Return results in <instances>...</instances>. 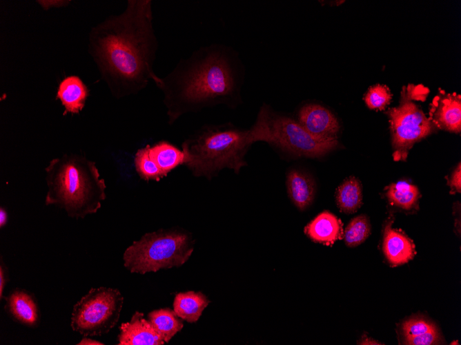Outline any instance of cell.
Here are the masks:
<instances>
[{
  "label": "cell",
  "mask_w": 461,
  "mask_h": 345,
  "mask_svg": "<svg viewBox=\"0 0 461 345\" xmlns=\"http://www.w3.org/2000/svg\"><path fill=\"white\" fill-rule=\"evenodd\" d=\"M153 20L152 1L129 0L122 13L92 30V56L117 98L138 93L150 81H159L153 71L158 41Z\"/></svg>",
  "instance_id": "1"
},
{
  "label": "cell",
  "mask_w": 461,
  "mask_h": 345,
  "mask_svg": "<svg viewBox=\"0 0 461 345\" xmlns=\"http://www.w3.org/2000/svg\"><path fill=\"white\" fill-rule=\"evenodd\" d=\"M245 76V65L233 47L212 43L194 50L155 84L163 94L168 125L217 105L237 107Z\"/></svg>",
  "instance_id": "2"
},
{
  "label": "cell",
  "mask_w": 461,
  "mask_h": 345,
  "mask_svg": "<svg viewBox=\"0 0 461 345\" xmlns=\"http://www.w3.org/2000/svg\"><path fill=\"white\" fill-rule=\"evenodd\" d=\"M264 139L262 127L257 120L248 129L230 122L204 125L182 142L183 165L193 176L208 180L226 168L239 174L248 165L245 156L251 146Z\"/></svg>",
  "instance_id": "3"
},
{
  "label": "cell",
  "mask_w": 461,
  "mask_h": 345,
  "mask_svg": "<svg viewBox=\"0 0 461 345\" xmlns=\"http://www.w3.org/2000/svg\"><path fill=\"white\" fill-rule=\"evenodd\" d=\"M45 203L64 209L71 218L95 213L106 199L104 179L94 162L77 154L52 159L46 168Z\"/></svg>",
  "instance_id": "4"
},
{
  "label": "cell",
  "mask_w": 461,
  "mask_h": 345,
  "mask_svg": "<svg viewBox=\"0 0 461 345\" xmlns=\"http://www.w3.org/2000/svg\"><path fill=\"white\" fill-rule=\"evenodd\" d=\"M195 245L192 233L180 227L146 233L124 251V266L131 273L145 274L183 265Z\"/></svg>",
  "instance_id": "5"
},
{
  "label": "cell",
  "mask_w": 461,
  "mask_h": 345,
  "mask_svg": "<svg viewBox=\"0 0 461 345\" xmlns=\"http://www.w3.org/2000/svg\"><path fill=\"white\" fill-rule=\"evenodd\" d=\"M262 127L264 142L293 157L320 158L339 147L337 139L317 137L291 116L263 103L256 118Z\"/></svg>",
  "instance_id": "6"
},
{
  "label": "cell",
  "mask_w": 461,
  "mask_h": 345,
  "mask_svg": "<svg viewBox=\"0 0 461 345\" xmlns=\"http://www.w3.org/2000/svg\"><path fill=\"white\" fill-rule=\"evenodd\" d=\"M124 297L112 288H92L73 306L70 326L84 336L108 333L119 321Z\"/></svg>",
  "instance_id": "7"
},
{
  "label": "cell",
  "mask_w": 461,
  "mask_h": 345,
  "mask_svg": "<svg viewBox=\"0 0 461 345\" xmlns=\"http://www.w3.org/2000/svg\"><path fill=\"white\" fill-rule=\"evenodd\" d=\"M418 86H404L398 106L390 109L387 115L390 123L393 158L405 160L413 144L430 134L434 126L420 106L413 102L424 95Z\"/></svg>",
  "instance_id": "8"
},
{
  "label": "cell",
  "mask_w": 461,
  "mask_h": 345,
  "mask_svg": "<svg viewBox=\"0 0 461 345\" xmlns=\"http://www.w3.org/2000/svg\"><path fill=\"white\" fill-rule=\"evenodd\" d=\"M295 118L317 137L337 139L340 123L335 115L322 105L308 103L302 105L296 112Z\"/></svg>",
  "instance_id": "9"
},
{
  "label": "cell",
  "mask_w": 461,
  "mask_h": 345,
  "mask_svg": "<svg viewBox=\"0 0 461 345\" xmlns=\"http://www.w3.org/2000/svg\"><path fill=\"white\" fill-rule=\"evenodd\" d=\"M429 120L440 129L460 133L461 130V96L456 92L440 90L430 104Z\"/></svg>",
  "instance_id": "10"
},
{
  "label": "cell",
  "mask_w": 461,
  "mask_h": 345,
  "mask_svg": "<svg viewBox=\"0 0 461 345\" xmlns=\"http://www.w3.org/2000/svg\"><path fill=\"white\" fill-rule=\"evenodd\" d=\"M118 335L119 345H162L161 337L144 313L136 311L128 322L122 323Z\"/></svg>",
  "instance_id": "11"
},
{
  "label": "cell",
  "mask_w": 461,
  "mask_h": 345,
  "mask_svg": "<svg viewBox=\"0 0 461 345\" xmlns=\"http://www.w3.org/2000/svg\"><path fill=\"white\" fill-rule=\"evenodd\" d=\"M304 232L312 241L327 246L344 238L341 220L328 211L317 215L304 227Z\"/></svg>",
  "instance_id": "12"
},
{
  "label": "cell",
  "mask_w": 461,
  "mask_h": 345,
  "mask_svg": "<svg viewBox=\"0 0 461 345\" xmlns=\"http://www.w3.org/2000/svg\"><path fill=\"white\" fill-rule=\"evenodd\" d=\"M5 310L15 321L30 327L38 325L39 310L32 295L17 289L7 297Z\"/></svg>",
  "instance_id": "13"
},
{
  "label": "cell",
  "mask_w": 461,
  "mask_h": 345,
  "mask_svg": "<svg viewBox=\"0 0 461 345\" xmlns=\"http://www.w3.org/2000/svg\"><path fill=\"white\" fill-rule=\"evenodd\" d=\"M383 251L387 260L393 266L403 264L414 258L413 242L403 232L386 226L383 240Z\"/></svg>",
  "instance_id": "14"
},
{
  "label": "cell",
  "mask_w": 461,
  "mask_h": 345,
  "mask_svg": "<svg viewBox=\"0 0 461 345\" xmlns=\"http://www.w3.org/2000/svg\"><path fill=\"white\" fill-rule=\"evenodd\" d=\"M286 185L290 200L299 210L304 211L312 204L315 187L308 175L298 169H291L286 175Z\"/></svg>",
  "instance_id": "15"
},
{
  "label": "cell",
  "mask_w": 461,
  "mask_h": 345,
  "mask_svg": "<svg viewBox=\"0 0 461 345\" xmlns=\"http://www.w3.org/2000/svg\"><path fill=\"white\" fill-rule=\"evenodd\" d=\"M88 96V89L75 76L63 79L59 84L57 97L60 99L66 112L77 114L81 111Z\"/></svg>",
  "instance_id": "16"
},
{
  "label": "cell",
  "mask_w": 461,
  "mask_h": 345,
  "mask_svg": "<svg viewBox=\"0 0 461 345\" xmlns=\"http://www.w3.org/2000/svg\"><path fill=\"white\" fill-rule=\"evenodd\" d=\"M209 303V300L201 292L179 293L175 297L173 311L181 319L193 323L199 320Z\"/></svg>",
  "instance_id": "17"
},
{
  "label": "cell",
  "mask_w": 461,
  "mask_h": 345,
  "mask_svg": "<svg viewBox=\"0 0 461 345\" xmlns=\"http://www.w3.org/2000/svg\"><path fill=\"white\" fill-rule=\"evenodd\" d=\"M335 202L342 212L355 213L362 205V185L359 180L354 176L346 178L336 189Z\"/></svg>",
  "instance_id": "18"
},
{
  "label": "cell",
  "mask_w": 461,
  "mask_h": 345,
  "mask_svg": "<svg viewBox=\"0 0 461 345\" xmlns=\"http://www.w3.org/2000/svg\"><path fill=\"white\" fill-rule=\"evenodd\" d=\"M150 155L166 177L177 167L184 165V154L170 143L161 140L150 147Z\"/></svg>",
  "instance_id": "19"
},
{
  "label": "cell",
  "mask_w": 461,
  "mask_h": 345,
  "mask_svg": "<svg viewBox=\"0 0 461 345\" xmlns=\"http://www.w3.org/2000/svg\"><path fill=\"white\" fill-rule=\"evenodd\" d=\"M148 317L165 343L168 342L184 326L180 317L173 310L168 308L153 311L148 313Z\"/></svg>",
  "instance_id": "20"
},
{
  "label": "cell",
  "mask_w": 461,
  "mask_h": 345,
  "mask_svg": "<svg viewBox=\"0 0 461 345\" xmlns=\"http://www.w3.org/2000/svg\"><path fill=\"white\" fill-rule=\"evenodd\" d=\"M419 196L418 187L404 181L393 183L386 192L390 202L405 209L411 208L418 201Z\"/></svg>",
  "instance_id": "21"
},
{
  "label": "cell",
  "mask_w": 461,
  "mask_h": 345,
  "mask_svg": "<svg viewBox=\"0 0 461 345\" xmlns=\"http://www.w3.org/2000/svg\"><path fill=\"white\" fill-rule=\"evenodd\" d=\"M150 147L149 145H147L136 152L134 158L135 169L141 179L159 181L165 176L150 156Z\"/></svg>",
  "instance_id": "22"
},
{
  "label": "cell",
  "mask_w": 461,
  "mask_h": 345,
  "mask_svg": "<svg viewBox=\"0 0 461 345\" xmlns=\"http://www.w3.org/2000/svg\"><path fill=\"white\" fill-rule=\"evenodd\" d=\"M371 225L366 216L359 215L353 218L344 231V240L346 245L354 247L360 245L369 237Z\"/></svg>",
  "instance_id": "23"
},
{
  "label": "cell",
  "mask_w": 461,
  "mask_h": 345,
  "mask_svg": "<svg viewBox=\"0 0 461 345\" xmlns=\"http://www.w3.org/2000/svg\"><path fill=\"white\" fill-rule=\"evenodd\" d=\"M392 94L386 85L377 84L371 87L364 96V101L370 109H383L391 102Z\"/></svg>",
  "instance_id": "24"
},
{
  "label": "cell",
  "mask_w": 461,
  "mask_h": 345,
  "mask_svg": "<svg viewBox=\"0 0 461 345\" xmlns=\"http://www.w3.org/2000/svg\"><path fill=\"white\" fill-rule=\"evenodd\" d=\"M434 323L424 317H411L404 322L401 326L403 337H412L437 330Z\"/></svg>",
  "instance_id": "25"
},
{
  "label": "cell",
  "mask_w": 461,
  "mask_h": 345,
  "mask_svg": "<svg viewBox=\"0 0 461 345\" xmlns=\"http://www.w3.org/2000/svg\"><path fill=\"white\" fill-rule=\"evenodd\" d=\"M441 336L438 329L418 335L404 337V344L408 345H432L441 343Z\"/></svg>",
  "instance_id": "26"
},
{
  "label": "cell",
  "mask_w": 461,
  "mask_h": 345,
  "mask_svg": "<svg viewBox=\"0 0 461 345\" xmlns=\"http://www.w3.org/2000/svg\"><path fill=\"white\" fill-rule=\"evenodd\" d=\"M449 185L452 193L460 192L461 191V165L459 163L458 167L452 173Z\"/></svg>",
  "instance_id": "27"
},
{
  "label": "cell",
  "mask_w": 461,
  "mask_h": 345,
  "mask_svg": "<svg viewBox=\"0 0 461 345\" xmlns=\"http://www.w3.org/2000/svg\"><path fill=\"white\" fill-rule=\"evenodd\" d=\"M7 269L3 265V262H1L0 265V298L3 297V291L8 281Z\"/></svg>",
  "instance_id": "28"
},
{
  "label": "cell",
  "mask_w": 461,
  "mask_h": 345,
  "mask_svg": "<svg viewBox=\"0 0 461 345\" xmlns=\"http://www.w3.org/2000/svg\"><path fill=\"white\" fill-rule=\"evenodd\" d=\"M77 345H103V344L101 342L97 341L95 339H92L91 338L87 337V336H84L83 339L78 343L77 344Z\"/></svg>",
  "instance_id": "29"
},
{
  "label": "cell",
  "mask_w": 461,
  "mask_h": 345,
  "mask_svg": "<svg viewBox=\"0 0 461 345\" xmlns=\"http://www.w3.org/2000/svg\"><path fill=\"white\" fill-rule=\"evenodd\" d=\"M7 213L2 207L0 209V227H2L6 224Z\"/></svg>",
  "instance_id": "30"
},
{
  "label": "cell",
  "mask_w": 461,
  "mask_h": 345,
  "mask_svg": "<svg viewBox=\"0 0 461 345\" xmlns=\"http://www.w3.org/2000/svg\"><path fill=\"white\" fill-rule=\"evenodd\" d=\"M358 344H381L380 343L371 339V338L366 337L364 339H362V341L358 342Z\"/></svg>",
  "instance_id": "31"
}]
</instances>
